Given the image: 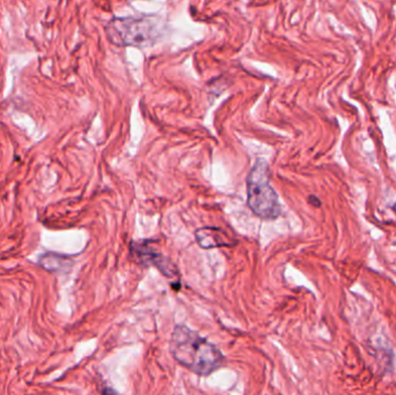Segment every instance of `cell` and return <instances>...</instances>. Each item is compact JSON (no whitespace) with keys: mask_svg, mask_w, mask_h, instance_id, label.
I'll list each match as a JSON object with an SVG mask.
<instances>
[{"mask_svg":"<svg viewBox=\"0 0 396 395\" xmlns=\"http://www.w3.org/2000/svg\"><path fill=\"white\" fill-rule=\"evenodd\" d=\"M169 349L178 364L201 377L211 375L225 364V355L217 346L182 323L173 330Z\"/></svg>","mask_w":396,"mask_h":395,"instance_id":"1","label":"cell"},{"mask_svg":"<svg viewBox=\"0 0 396 395\" xmlns=\"http://www.w3.org/2000/svg\"><path fill=\"white\" fill-rule=\"evenodd\" d=\"M248 206L262 219H276L280 216L278 195L270 185L269 169L264 159H257L247 178Z\"/></svg>","mask_w":396,"mask_h":395,"instance_id":"2","label":"cell"},{"mask_svg":"<svg viewBox=\"0 0 396 395\" xmlns=\"http://www.w3.org/2000/svg\"><path fill=\"white\" fill-rule=\"evenodd\" d=\"M106 31L109 41L121 47L151 45L158 36L151 17H115L107 24Z\"/></svg>","mask_w":396,"mask_h":395,"instance_id":"3","label":"cell"},{"mask_svg":"<svg viewBox=\"0 0 396 395\" xmlns=\"http://www.w3.org/2000/svg\"><path fill=\"white\" fill-rule=\"evenodd\" d=\"M130 251L137 263L144 267H154L167 279H178V272L174 263L154 247L153 241H132Z\"/></svg>","mask_w":396,"mask_h":395,"instance_id":"4","label":"cell"},{"mask_svg":"<svg viewBox=\"0 0 396 395\" xmlns=\"http://www.w3.org/2000/svg\"><path fill=\"white\" fill-rule=\"evenodd\" d=\"M195 237L199 247L204 248V249L231 247L234 244L232 240H229V238L224 231L215 229V227L199 229L196 231Z\"/></svg>","mask_w":396,"mask_h":395,"instance_id":"5","label":"cell"},{"mask_svg":"<svg viewBox=\"0 0 396 395\" xmlns=\"http://www.w3.org/2000/svg\"><path fill=\"white\" fill-rule=\"evenodd\" d=\"M40 265L49 272H63L71 265V261L66 256L57 254H47L42 256Z\"/></svg>","mask_w":396,"mask_h":395,"instance_id":"6","label":"cell"},{"mask_svg":"<svg viewBox=\"0 0 396 395\" xmlns=\"http://www.w3.org/2000/svg\"><path fill=\"white\" fill-rule=\"evenodd\" d=\"M308 202L312 206H315V208H320L321 206V201L318 199V197L315 196V195H311V196L308 197Z\"/></svg>","mask_w":396,"mask_h":395,"instance_id":"7","label":"cell"},{"mask_svg":"<svg viewBox=\"0 0 396 395\" xmlns=\"http://www.w3.org/2000/svg\"><path fill=\"white\" fill-rule=\"evenodd\" d=\"M102 395H122L120 393L115 391V389H112V387H105L102 391Z\"/></svg>","mask_w":396,"mask_h":395,"instance_id":"8","label":"cell"},{"mask_svg":"<svg viewBox=\"0 0 396 395\" xmlns=\"http://www.w3.org/2000/svg\"><path fill=\"white\" fill-rule=\"evenodd\" d=\"M392 210H393L394 213H395V215H396V203H395V204H394L393 206H392Z\"/></svg>","mask_w":396,"mask_h":395,"instance_id":"9","label":"cell"}]
</instances>
